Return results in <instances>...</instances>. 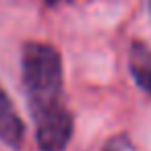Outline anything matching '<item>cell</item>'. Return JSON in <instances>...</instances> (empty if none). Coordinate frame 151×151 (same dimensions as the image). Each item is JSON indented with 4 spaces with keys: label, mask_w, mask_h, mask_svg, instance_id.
Masks as SVG:
<instances>
[{
    "label": "cell",
    "mask_w": 151,
    "mask_h": 151,
    "mask_svg": "<svg viewBox=\"0 0 151 151\" xmlns=\"http://www.w3.org/2000/svg\"><path fill=\"white\" fill-rule=\"evenodd\" d=\"M21 75L40 151H66L75 118L64 104L62 58L50 44L27 42L21 54Z\"/></svg>",
    "instance_id": "1"
},
{
    "label": "cell",
    "mask_w": 151,
    "mask_h": 151,
    "mask_svg": "<svg viewBox=\"0 0 151 151\" xmlns=\"http://www.w3.org/2000/svg\"><path fill=\"white\" fill-rule=\"evenodd\" d=\"M128 68H130V75H132L134 83L151 95V50L145 44L134 42L130 46Z\"/></svg>",
    "instance_id": "3"
},
{
    "label": "cell",
    "mask_w": 151,
    "mask_h": 151,
    "mask_svg": "<svg viewBox=\"0 0 151 151\" xmlns=\"http://www.w3.org/2000/svg\"><path fill=\"white\" fill-rule=\"evenodd\" d=\"M0 139L9 147H21L25 139V124L2 87H0Z\"/></svg>",
    "instance_id": "2"
},
{
    "label": "cell",
    "mask_w": 151,
    "mask_h": 151,
    "mask_svg": "<svg viewBox=\"0 0 151 151\" xmlns=\"http://www.w3.org/2000/svg\"><path fill=\"white\" fill-rule=\"evenodd\" d=\"M149 11H151V0H149Z\"/></svg>",
    "instance_id": "6"
},
{
    "label": "cell",
    "mask_w": 151,
    "mask_h": 151,
    "mask_svg": "<svg viewBox=\"0 0 151 151\" xmlns=\"http://www.w3.org/2000/svg\"><path fill=\"white\" fill-rule=\"evenodd\" d=\"M56 2H58V0H46V4H50V6H54Z\"/></svg>",
    "instance_id": "5"
},
{
    "label": "cell",
    "mask_w": 151,
    "mask_h": 151,
    "mask_svg": "<svg viewBox=\"0 0 151 151\" xmlns=\"http://www.w3.org/2000/svg\"><path fill=\"white\" fill-rule=\"evenodd\" d=\"M104 151H120V149H116V147H112V145H110V147H106Z\"/></svg>",
    "instance_id": "4"
}]
</instances>
